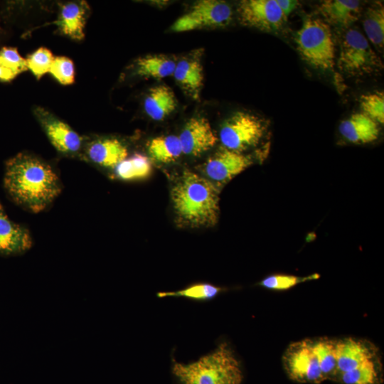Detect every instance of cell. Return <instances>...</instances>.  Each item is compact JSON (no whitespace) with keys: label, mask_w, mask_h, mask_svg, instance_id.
<instances>
[{"label":"cell","mask_w":384,"mask_h":384,"mask_svg":"<svg viewBox=\"0 0 384 384\" xmlns=\"http://www.w3.org/2000/svg\"><path fill=\"white\" fill-rule=\"evenodd\" d=\"M0 63L17 75L28 70L26 59L16 48L3 47L0 50Z\"/></svg>","instance_id":"32"},{"label":"cell","mask_w":384,"mask_h":384,"mask_svg":"<svg viewBox=\"0 0 384 384\" xmlns=\"http://www.w3.org/2000/svg\"><path fill=\"white\" fill-rule=\"evenodd\" d=\"M171 372L178 384H241V365L227 341L188 363L171 358Z\"/></svg>","instance_id":"3"},{"label":"cell","mask_w":384,"mask_h":384,"mask_svg":"<svg viewBox=\"0 0 384 384\" xmlns=\"http://www.w3.org/2000/svg\"><path fill=\"white\" fill-rule=\"evenodd\" d=\"M238 13L242 24L266 32L279 30L287 19L276 0H243Z\"/></svg>","instance_id":"10"},{"label":"cell","mask_w":384,"mask_h":384,"mask_svg":"<svg viewBox=\"0 0 384 384\" xmlns=\"http://www.w3.org/2000/svg\"><path fill=\"white\" fill-rule=\"evenodd\" d=\"M32 244L28 230L12 221L0 203V254H21L28 250Z\"/></svg>","instance_id":"14"},{"label":"cell","mask_w":384,"mask_h":384,"mask_svg":"<svg viewBox=\"0 0 384 384\" xmlns=\"http://www.w3.org/2000/svg\"><path fill=\"white\" fill-rule=\"evenodd\" d=\"M337 373L352 370L373 360L371 348L363 341L346 338L336 341Z\"/></svg>","instance_id":"17"},{"label":"cell","mask_w":384,"mask_h":384,"mask_svg":"<svg viewBox=\"0 0 384 384\" xmlns=\"http://www.w3.org/2000/svg\"><path fill=\"white\" fill-rule=\"evenodd\" d=\"M363 113L376 122H384V95L383 92H375L363 95L360 98Z\"/></svg>","instance_id":"28"},{"label":"cell","mask_w":384,"mask_h":384,"mask_svg":"<svg viewBox=\"0 0 384 384\" xmlns=\"http://www.w3.org/2000/svg\"><path fill=\"white\" fill-rule=\"evenodd\" d=\"M178 138L183 154L194 156L210 150L218 141L210 122L203 117L190 119Z\"/></svg>","instance_id":"13"},{"label":"cell","mask_w":384,"mask_h":384,"mask_svg":"<svg viewBox=\"0 0 384 384\" xmlns=\"http://www.w3.org/2000/svg\"><path fill=\"white\" fill-rule=\"evenodd\" d=\"M265 132V126L258 117L245 112H238L222 125L219 137L223 147L242 153L256 146Z\"/></svg>","instance_id":"6"},{"label":"cell","mask_w":384,"mask_h":384,"mask_svg":"<svg viewBox=\"0 0 384 384\" xmlns=\"http://www.w3.org/2000/svg\"><path fill=\"white\" fill-rule=\"evenodd\" d=\"M4 185L13 201L33 213L44 210L62 191L61 181L53 168L26 152L6 161Z\"/></svg>","instance_id":"1"},{"label":"cell","mask_w":384,"mask_h":384,"mask_svg":"<svg viewBox=\"0 0 384 384\" xmlns=\"http://www.w3.org/2000/svg\"><path fill=\"white\" fill-rule=\"evenodd\" d=\"M176 63L164 55L140 57L134 63V73L143 78L161 79L174 74Z\"/></svg>","instance_id":"21"},{"label":"cell","mask_w":384,"mask_h":384,"mask_svg":"<svg viewBox=\"0 0 384 384\" xmlns=\"http://www.w3.org/2000/svg\"><path fill=\"white\" fill-rule=\"evenodd\" d=\"M150 159L141 154H135L119 163L114 169V176L122 181H134L146 178L151 172Z\"/></svg>","instance_id":"23"},{"label":"cell","mask_w":384,"mask_h":384,"mask_svg":"<svg viewBox=\"0 0 384 384\" xmlns=\"http://www.w3.org/2000/svg\"><path fill=\"white\" fill-rule=\"evenodd\" d=\"M18 75L0 63V82H9Z\"/></svg>","instance_id":"34"},{"label":"cell","mask_w":384,"mask_h":384,"mask_svg":"<svg viewBox=\"0 0 384 384\" xmlns=\"http://www.w3.org/2000/svg\"><path fill=\"white\" fill-rule=\"evenodd\" d=\"M305 340L292 343L284 356V364L290 378L301 383H319L325 378L312 347Z\"/></svg>","instance_id":"9"},{"label":"cell","mask_w":384,"mask_h":384,"mask_svg":"<svg viewBox=\"0 0 384 384\" xmlns=\"http://www.w3.org/2000/svg\"><path fill=\"white\" fill-rule=\"evenodd\" d=\"M173 75L183 89L194 97H198L203 80V67L198 58L181 59L176 64Z\"/></svg>","instance_id":"20"},{"label":"cell","mask_w":384,"mask_h":384,"mask_svg":"<svg viewBox=\"0 0 384 384\" xmlns=\"http://www.w3.org/2000/svg\"><path fill=\"white\" fill-rule=\"evenodd\" d=\"M233 16L231 6L225 1L201 0L178 18L171 31L183 32L206 27H222L228 25Z\"/></svg>","instance_id":"7"},{"label":"cell","mask_w":384,"mask_h":384,"mask_svg":"<svg viewBox=\"0 0 384 384\" xmlns=\"http://www.w3.org/2000/svg\"><path fill=\"white\" fill-rule=\"evenodd\" d=\"M276 2L286 18L297 8L299 4L297 1L293 0H276Z\"/></svg>","instance_id":"33"},{"label":"cell","mask_w":384,"mask_h":384,"mask_svg":"<svg viewBox=\"0 0 384 384\" xmlns=\"http://www.w3.org/2000/svg\"><path fill=\"white\" fill-rule=\"evenodd\" d=\"M252 163L250 156L222 147L206 160L203 171L213 183H225Z\"/></svg>","instance_id":"11"},{"label":"cell","mask_w":384,"mask_h":384,"mask_svg":"<svg viewBox=\"0 0 384 384\" xmlns=\"http://www.w3.org/2000/svg\"><path fill=\"white\" fill-rule=\"evenodd\" d=\"M295 42L302 59L314 68L333 70L335 47L330 26L323 20L307 17L298 30Z\"/></svg>","instance_id":"4"},{"label":"cell","mask_w":384,"mask_h":384,"mask_svg":"<svg viewBox=\"0 0 384 384\" xmlns=\"http://www.w3.org/2000/svg\"><path fill=\"white\" fill-rule=\"evenodd\" d=\"M318 11L329 26L346 30L360 18L362 7L359 1L326 0Z\"/></svg>","instance_id":"16"},{"label":"cell","mask_w":384,"mask_h":384,"mask_svg":"<svg viewBox=\"0 0 384 384\" xmlns=\"http://www.w3.org/2000/svg\"><path fill=\"white\" fill-rule=\"evenodd\" d=\"M337 65L342 73L352 77L370 75L383 68L380 58L367 38L351 28L346 29L341 37Z\"/></svg>","instance_id":"5"},{"label":"cell","mask_w":384,"mask_h":384,"mask_svg":"<svg viewBox=\"0 0 384 384\" xmlns=\"http://www.w3.org/2000/svg\"><path fill=\"white\" fill-rule=\"evenodd\" d=\"M339 374L344 384H375L378 380V372L373 360Z\"/></svg>","instance_id":"27"},{"label":"cell","mask_w":384,"mask_h":384,"mask_svg":"<svg viewBox=\"0 0 384 384\" xmlns=\"http://www.w3.org/2000/svg\"><path fill=\"white\" fill-rule=\"evenodd\" d=\"M312 347L325 380L336 375V341L324 338L313 343Z\"/></svg>","instance_id":"26"},{"label":"cell","mask_w":384,"mask_h":384,"mask_svg":"<svg viewBox=\"0 0 384 384\" xmlns=\"http://www.w3.org/2000/svg\"><path fill=\"white\" fill-rule=\"evenodd\" d=\"M147 149L151 159L163 164L174 161L183 154L179 138L175 135L155 137L149 142Z\"/></svg>","instance_id":"24"},{"label":"cell","mask_w":384,"mask_h":384,"mask_svg":"<svg viewBox=\"0 0 384 384\" xmlns=\"http://www.w3.org/2000/svg\"><path fill=\"white\" fill-rule=\"evenodd\" d=\"M178 219L191 227L214 225L219 214V190L208 178L184 170L171 190Z\"/></svg>","instance_id":"2"},{"label":"cell","mask_w":384,"mask_h":384,"mask_svg":"<svg viewBox=\"0 0 384 384\" xmlns=\"http://www.w3.org/2000/svg\"><path fill=\"white\" fill-rule=\"evenodd\" d=\"M49 73L62 85H70L75 81L74 64L67 57L54 58Z\"/></svg>","instance_id":"31"},{"label":"cell","mask_w":384,"mask_h":384,"mask_svg":"<svg viewBox=\"0 0 384 384\" xmlns=\"http://www.w3.org/2000/svg\"><path fill=\"white\" fill-rule=\"evenodd\" d=\"M81 156L99 167L113 169L127 158L128 149L117 138H89L84 139Z\"/></svg>","instance_id":"12"},{"label":"cell","mask_w":384,"mask_h":384,"mask_svg":"<svg viewBox=\"0 0 384 384\" xmlns=\"http://www.w3.org/2000/svg\"><path fill=\"white\" fill-rule=\"evenodd\" d=\"M365 33L378 50L384 45V8L381 3H374L365 11L362 21Z\"/></svg>","instance_id":"25"},{"label":"cell","mask_w":384,"mask_h":384,"mask_svg":"<svg viewBox=\"0 0 384 384\" xmlns=\"http://www.w3.org/2000/svg\"><path fill=\"white\" fill-rule=\"evenodd\" d=\"M225 290V288L211 283L196 282L177 291L157 292L156 297L159 298L182 297L194 302H205L214 299Z\"/></svg>","instance_id":"22"},{"label":"cell","mask_w":384,"mask_h":384,"mask_svg":"<svg viewBox=\"0 0 384 384\" xmlns=\"http://www.w3.org/2000/svg\"><path fill=\"white\" fill-rule=\"evenodd\" d=\"M34 114L53 147L69 156H81L84 139L71 127L53 114L41 107Z\"/></svg>","instance_id":"8"},{"label":"cell","mask_w":384,"mask_h":384,"mask_svg":"<svg viewBox=\"0 0 384 384\" xmlns=\"http://www.w3.org/2000/svg\"><path fill=\"white\" fill-rule=\"evenodd\" d=\"M318 274H313L305 277H299L288 274H274L265 277L259 284L262 287L273 290L289 289L299 283L309 279H317Z\"/></svg>","instance_id":"30"},{"label":"cell","mask_w":384,"mask_h":384,"mask_svg":"<svg viewBox=\"0 0 384 384\" xmlns=\"http://www.w3.org/2000/svg\"><path fill=\"white\" fill-rule=\"evenodd\" d=\"M338 129L346 139L354 144L372 142L379 135L378 123L363 112L353 114L342 121Z\"/></svg>","instance_id":"18"},{"label":"cell","mask_w":384,"mask_h":384,"mask_svg":"<svg viewBox=\"0 0 384 384\" xmlns=\"http://www.w3.org/2000/svg\"><path fill=\"white\" fill-rule=\"evenodd\" d=\"M54 57L50 50L41 47L28 55L26 65L37 79H40L43 75L50 71Z\"/></svg>","instance_id":"29"},{"label":"cell","mask_w":384,"mask_h":384,"mask_svg":"<svg viewBox=\"0 0 384 384\" xmlns=\"http://www.w3.org/2000/svg\"><path fill=\"white\" fill-rule=\"evenodd\" d=\"M176 105L174 92L164 85L151 88L144 102L145 112L155 121L164 119L174 111Z\"/></svg>","instance_id":"19"},{"label":"cell","mask_w":384,"mask_h":384,"mask_svg":"<svg viewBox=\"0 0 384 384\" xmlns=\"http://www.w3.org/2000/svg\"><path fill=\"white\" fill-rule=\"evenodd\" d=\"M89 5L85 1H70L61 5L58 19L54 22L59 31L71 39L80 41L84 36Z\"/></svg>","instance_id":"15"}]
</instances>
